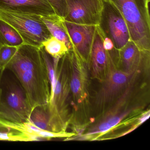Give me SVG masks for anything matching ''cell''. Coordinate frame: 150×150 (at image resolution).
I'll list each match as a JSON object with an SVG mask.
<instances>
[{
	"label": "cell",
	"mask_w": 150,
	"mask_h": 150,
	"mask_svg": "<svg viewBox=\"0 0 150 150\" xmlns=\"http://www.w3.org/2000/svg\"><path fill=\"white\" fill-rule=\"evenodd\" d=\"M6 69L13 73L23 88L32 109L49 103L50 83L42 47L25 43L19 46Z\"/></svg>",
	"instance_id": "obj_1"
},
{
	"label": "cell",
	"mask_w": 150,
	"mask_h": 150,
	"mask_svg": "<svg viewBox=\"0 0 150 150\" xmlns=\"http://www.w3.org/2000/svg\"><path fill=\"white\" fill-rule=\"evenodd\" d=\"M32 110L23 88L6 69L0 81V119L14 123L28 122Z\"/></svg>",
	"instance_id": "obj_2"
},
{
	"label": "cell",
	"mask_w": 150,
	"mask_h": 150,
	"mask_svg": "<svg viewBox=\"0 0 150 150\" xmlns=\"http://www.w3.org/2000/svg\"><path fill=\"white\" fill-rule=\"evenodd\" d=\"M127 23L131 40L139 48L150 50V0H110Z\"/></svg>",
	"instance_id": "obj_3"
},
{
	"label": "cell",
	"mask_w": 150,
	"mask_h": 150,
	"mask_svg": "<svg viewBox=\"0 0 150 150\" xmlns=\"http://www.w3.org/2000/svg\"><path fill=\"white\" fill-rule=\"evenodd\" d=\"M0 19L13 26L22 37L24 43L40 48L51 34L41 16L23 14L0 8Z\"/></svg>",
	"instance_id": "obj_4"
},
{
	"label": "cell",
	"mask_w": 150,
	"mask_h": 150,
	"mask_svg": "<svg viewBox=\"0 0 150 150\" xmlns=\"http://www.w3.org/2000/svg\"><path fill=\"white\" fill-rule=\"evenodd\" d=\"M102 1V10L97 26L105 36L111 39L115 48L121 50L131 41L127 23L120 11L110 0Z\"/></svg>",
	"instance_id": "obj_5"
},
{
	"label": "cell",
	"mask_w": 150,
	"mask_h": 150,
	"mask_svg": "<svg viewBox=\"0 0 150 150\" xmlns=\"http://www.w3.org/2000/svg\"><path fill=\"white\" fill-rule=\"evenodd\" d=\"M67 13L64 20L81 25L97 26L103 8L102 0H65Z\"/></svg>",
	"instance_id": "obj_6"
},
{
	"label": "cell",
	"mask_w": 150,
	"mask_h": 150,
	"mask_svg": "<svg viewBox=\"0 0 150 150\" xmlns=\"http://www.w3.org/2000/svg\"><path fill=\"white\" fill-rule=\"evenodd\" d=\"M64 23L74 50L81 58H89L96 26L81 25L68 22Z\"/></svg>",
	"instance_id": "obj_7"
},
{
	"label": "cell",
	"mask_w": 150,
	"mask_h": 150,
	"mask_svg": "<svg viewBox=\"0 0 150 150\" xmlns=\"http://www.w3.org/2000/svg\"><path fill=\"white\" fill-rule=\"evenodd\" d=\"M131 73L118 70L110 71L96 95V103L101 107L111 102L127 86Z\"/></svg>",
	"instance_id": "obj_8"
},
{
	"label": "cell",
	"mask_w": 150,
	"mask_h": 150,
	"mask_svg": "<svg viewBox=\"0 0 150 150\" xmlns=\"http://www.w3.org/2000/svg\"><path fill=\"white\" fill-rule=\"evenodd\" d=\"M0 8L29 15L47 16L56 14L47 0H0Z\"/></svg>",
	"instance_id": "obj_9"
},
{
	"label": "cell",
	"mask_w": 150,
	"mask_h": 150,
	"mask_svg": "<svg viewBox=\"0 0 150 150\" xmlns=\"http://www.w3.org/2000/svg\"><path fill=\"white\" fill-rule=\"evenodd\" d=\"M103 34L98 26H96L93 42L89 58L92 64V71L93 76L99 77L102 74L111 60L112 51H107L103 45Z\"/></svg>",
	"instance_id": "obj_10"
},
{
	"label": "cell",
	"mask_w": 150,
	"mask_h": 150,
	"mask_svg": "<svg viewBox=\"0 0 150 150\" xmlns=\"http://www.w3.org/2000/svg\"><path fill=\"white\" fill-rule=\"evenodd\" d=\"M0 125L30 135L36 139L37 140L50 139L56 138L67 137L72 136L71 133H65L61 132H53L42 129L35 125L30 120L24 122L14 123L0 119Z\"/></svg>",
	"instance_id": "obj_11"
},
{
	"label": "cell",
	"mask_w": 150,
	"mask_h": 150,
	"mask_svg": "<svg viewBox=\"0 0 150 150\" xmlns=\"http://www.w3.org/2000/svg\"><path fill=\"white\" fill-rule=\"evenodd\" d=\"M150 50L139 48L133 41H129L122 48L119 50L120 59L127 72L131 73L132 67H135Z\"/></svg>",
	"instance_id": "obj_12"
},
{
	"label": "cell",
	"mask_w": 150,
	"mask_h": 150,
	"mask_svg": "<svg viewBox=\"0 0 150 150\" xmlns=\"http://www.w3.org/2000/svg\"><path fill=\"white\" fill-rule=\"evenodd\" d=\"M41 20L49 30L52 36L64 42L68 50L73 49V45L64 23V18L55 14L41 16Z\"/></svg>",
	"instance_id": "obj_13"
},
{
	"label": "cell",
	"mask_w": 150,
	"mask_h": 150,
	"mask_svg": "<svg viewBox=\"0 0 150 150\" xmlns=\"http://www.w3.org/2000/svg\"><path fill=\"white\" fill-rule=\"evenodd\" d=\"M130 112V110H125L108 115L97 125L91 128L83 137L86 139L87 137L89 138L93 136L107 132L118 125L129 114Z\"/></svg>",
	"instance_id": "obj_14"
},
{
	"label": "cell",
	"mask_w": 150,
	"mask_h": 150,
	"mask_svg": "<svg viewBox=\"0 0 150 150\" xmlns=\"http://www.w3.org/2000/svg\"><path fill=\"white\" fill-rule=\"evenodd\" d=\"M24 43L19 32L13 26L0 19V44L18 47Z\"/></svg>",
	"instance_id": "obj_15"
},
{
	"label": "cell",
	"mask_w": 150,
	"mask_h": 150,
	"mask_svg": "<svg viewBox=\"0 0 150 150\" xmlns=\"http://www.w3.org/2000/svg\"><path fill=\"white\" fill-rule=\"evenodd\" d=\"M45 51L55 59L62 57L69 51L65 43L52 36L42 44Z\"/></svg>",
	"instance_id": "obj_16"
},
{
	"label": "cell",
	"mask_w": 150,
	"mask_h": 150,
	"mask_svg": "<svg viewBox=\"0 0 150 150\" xmlns=\"http://www.w3.org/2000/svg\"><path fill=\"white\" fill-rule=\"evenodd\" d=\"M0 140L8 141H38L34 137L0 125Z\"/></svg>",
	"instance_id": "obj_17"
},
{
	"label": "cell",
	"mask_w": 150,
	"mask_h": 150,
	"mask_svg": "<svg viewBox=\"0 0 150 150\" xmlns=\"http://www.w3.org/2000/svg\"><path fill=\"white\" fill-rule=\"evenodd\" d=\"M30 120L38 128L45 130L51 131L46 105L38 106L33 109L30 115Z\"/></svg>",
	"instance_id": "obj_18"
},
{
	"label": "cell",
	"mask_w": 150,
	"mask_h": 150,
	"mask_svg": "<svg viewBox=\"0 0 150 150\" xmlns=\"http://www.w3.org/2000/svg\"><path fill=\"white\" fill-rule=\"evenodd\" d=\"M18 47L2 45L0 47V69L2 72L17 52Z\"/></svg>",
	"instance_id": "obj_19"
},
{
	"label": "cell",
	"mask_w": 150,
	"mask_h": 150,
	"mask_svg": "<svg viewBox=\"0 0 150 150\" xmlns=\"http://www.w3.org/2000/svg\"><path fill=\"white\" fill-rule=\"evenodd\" d=\"M57 15L64 18L67 13L65 0H47Z\"/></svg>",
	"instance_id": "obj_20"
},
{
	"label": "cell",
	"mask_w": 150,
	"mask_h": 150,
	"mask_svg": "<svg viewBox=\"0 0 150 150\" xmlns=\"http://www.w3.org/2000/svg\"><path fill=\"white\" fill-rule=\"evenodd\" d=\"M103 45L104 49L107 51H112L116 49L111 39L105 36L103 34Z\"/></svg>",
	"instance_id": "obj_21"
},
{
	"label": "cell",
	"mask_w": 150,
	"mask_h": 150,
	"mask_svg": "<svg viewBox=\"0 0 150 150\" xmlns=\"http://www.w3.org/2000/svg\"><path fill=\"white\" fill-rule=\"evenodd\" d=\"M150 115V112H149V111L144 114L143 115H142V116L141 117L140 119H139V124L142 123L144 122L145 121H146V120L149 118Z\"/></svg>",
	"instance_id": "obj_22"
},
{
	"label": "cell",
	"mask_w": 150,
	"mask_h": 150,
	"mask_svg": "<svg viewBox=\"0 0 150 150\" xmlns=\"http://www.w3.org/2000/svg\"><path fill=\"white\" fill-rule=\"evenodd\" d=\"M1 45L0 44V47H1ZM3 72H2V71H1V69H0V81H1V76H2V74H3Z\"/></svg>",
	"instance_id": "obj_23"
}]
</instances>
